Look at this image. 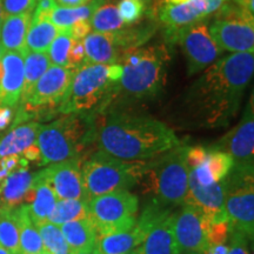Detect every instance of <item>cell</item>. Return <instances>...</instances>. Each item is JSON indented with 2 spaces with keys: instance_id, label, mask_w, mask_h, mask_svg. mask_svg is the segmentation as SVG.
Wrapping results in <instances>:
<instances>
[{
  "instance_id": "1",
  "label": "cell",
  "mask_w": 254,
  "mask_h": 254,
  "mask_svg": "<svg viewBox=\"0 0 254 254\" xmlns=\"http://www.w3.org/2000/svg\"><path fill=\"white\" fill-rule=\"evenodd\" d=\"M254 53H231L204 69L186 92L184 104L193 124L205 128L227 126L239 112L253 78Z\"/></svg>"
},
{
  "instance_id": "2",
  "label": "cell",
  "mask_w": 254,
  "mask_h": 254,
  "mask_svg": "<svg viewBox=\"0 0 254 254\" xmlns=\"http://www.w3.org/2000/svg\"><path fill=\"white\" fill-rule=\"evenodd\" d=\"M99 151L123 161H148L182 145L166 124L146 114L105 113L94 123V138Z\"/></svg>"
},
{
  "instance_id": "3",
  "label": "cell",
  "mask_w": 254,
  "mask_h": 254,
  "mask_svg": "<svg viewBox=\"0 0 254 254\" xmlns=\"http://www.w3.org/2000/svg\"><path fill=\"white\" fill-rule=\"evenodd\" d=\"M123 75L113 94L133 100H146L161 93L167 79L170 55L165 45H150L126 50L119 57Z\"/></svg>"
},
{
  "instance_id": "4",
  "label": "cell",
  "mask_w": 254,
  "mask_h": 254,
  "mask_svg": "<svg viewBox=\"0 0 254 254\" xmlns=\"http://www.w3.org/2000/svg\"><path fill=\"white\" fill-rule=\"evenodd\" d=\"M94 138L90 114L68 113L50 124H41L37 141L41 165L81 159V152Z\"/></svg>"
},
{
  "instance_id": "5",
  "label": "cell",
  "mask_w": 254,
  "mask_h": 254,
  "mask_svg": "<svg viewBox=\"0 0 254 254\" xmlns=\"http://www.w3.org/2000/svg\"><path fill=\"white\" fill-rule=\"evenodd\" d=\"M187 148L189 146L182 144L145 164L141 179L146 178L154 199L166 207L183 206L185 201L190 174L186 160Z\"/></svg>"
},
{
  "instance_id": "6",
  "label": "cell",
  "mask_w": 254,
  "mask_h": 254,
  "mask_svg": "<svg viewBox=\"0 0 254 254\" xmlns=\"http://www.w3.org/2000/svg\"><path fill=\"white\" fill-rule=\"evenodd\" d=\"M146 161H123L98 151L81 165L87 199L114 190H128L140 182Z\"/></svg>"
},
{
  "instance_id": "7",
  "label": "cell",
  "mask_w": 254,
  "mask_h": 254,
  "mask_svg": "<svg viewBox=\"0 0 254 254\" xmlns=\"http://www.w3.org/2000/svg\"><path fill=\"white\" fill-rule=\"evenodd\" d=\"M77 69L68 66L51 65L32 88L26 99L20 103L12 126L31 122L33 117L59 113L60 107L67 98Z\"/></svg>"
},
{
  "instance_id": "8",
  "label": "cell",
  "mask_w": 254,
  "mask_h": 254,
  "mask_svg": "<svg viewBox=\"0 0 254 254\" xmlns=\"http://www.w3.org/2000/svg\"><path fill=\"white\" fill-rule=\"evenodd\" d=\"M116 84L109 79L107 65L84 62L77 69L69 87L67 98L60 107L59 113L90 114L106 105L112 95Z\"/></svg>"
},
{
  "instance_id": "9",
  "label": "cell",
  "mask_w": 254,
  "mask_h": 254,
  "mask_svg": "<svg viewBox=\"0 0 254 254\" xmlns=\"http://www.w3.org/2000/svg\"><path fill=\"white\" fill-rule=\"evenodd\" d=\"M208 31L215 44L230 53H254V15L227 0L215 13Z\"/></svg>"
},
{
  "instance_id": "10",
  "label": "cell",
  "mask_w": 254,
  "mask_h": 254,
  "mask_svg": "<svg viewBox=\"0 0 254 254\" xmlns=\"http://www.w3.org/2000/svg\"><path fill=\"white\" fill-rule=\"evenodd\" d=\"M139 208L138 196L128 190L91 198L87 201L88 219L98 234L112 233L132 227L136 221Z\"/></svg>"
},
{
  "instance_id": "11",
  "label": "cell",
  "mask_w": 254,
  "mask_h": 254,
  "mask_svg": "<svg viewBox=\"0 0 254 254\" xmlns=\"http://www.w3.org/2000/svg\"><path fill=\"white\" fill-rule=\"evenodd\" d=\"M254 172L232 168L225 177V208L232 230L244 233L252 241L254 236Z\"/></svg>"
},
{
  "instance_id": "12",
  "label": "cell",
  "mask_w": 254,
  "mask_h": 254,
  "mask_svg": "<svg viewBox=\"0 0 254 254\" xmlns=\"http://www.w3.org/2000/svg\"><path fill=\"white\" fill-rule=\"evenodd\" d=\"M176 43L179 44L185 56L189 75L204 71L217 62L222 53V50L211 37L208 23L205 19L180 30Z\"/></svg>"
},
{
  "instance_id": "13",
  "label": "cell",
  "mask_w": 254,
  "mask_h": 254,
  "mask_svg": "<svg viewBox=\"0 0 254 254\" xmlns=\"http://www.w3.org/2000/svg\"><path fill=\"white\" fill-rule=\"evenodd\" d=\"M212 148L230 154L234 170L254 172L253 97L246 105L240 123Z\"/></svg>"
},
{
  "instance_id": "14",
  "label": "cell",
  "mask_w": 254,
  "mask_h": 254,
  "mask_svg": "<svg viewBox=\"0 0 254 254\" xmlns=\"http://www.w3.org/2000/svg\"><path fill=\"white\" fill-rule=\"evenodd\" d=\"M174 236L179 254H202L208 249L207 220L196 208L183 205L174 213Z\"/></svg>"
},
{
  "instance_id": "15",
  "label": "cell",
  "mask_w": 254,
  "mask_h": 254,
  "mask_svg": "<svg viewBox=\"0 0 254 254\" xmlns=\"http://www.w3.org/2000/svg\"><path fill=\"white\" fill-rule=\"evenodd\" d=\"M153 14L165 28V36L171 43H176V38L184 27L208 17L206 0H189L182 4H167L158 0L154 4Z\"/></svg>"
},
{
  "instance_id": "16",
  "label": "cell",
  "mask_w": 254,
  "mask_h": 254,
  "mask_svg": "<svg viewBox=\"0 0 254 254\" xmlns=\"http://www.w3.org/2000/svg\"><path fill=\"white\" fill-rule=\"evenodd\" d=\"M226 199V183L225 178L212 185H200L190 174L189 190L184 205H190L201 212L209 224L228 221V214L225 208Z\"/></svg>"
},
{
  "instance_id": "17",
  "label": "cell",
  "mask_w": 254,
  "mask_h": 254,
  "mask_svg": "<svg viewBox=\"0 0 254 254\" xmlns=\"http://www.w3.org/2000/svg\"><path fill=\"white\" fill-rule=\"evenodd\" d=\"M41 172L55 190L57 199H81L88 201L82 182L80 159L51 164Z\"/></svg>"
},
{
  "instance_id": "18",
  "label": "cell",
  "mask_w": 254,
  "mask_h": 254,
  "mask_svg": "<svg viewBox=\"0 0 254 254\" xmlns=\"http://www.w3.org/2000/svg\"><path fill=\"white\" fill-rule=\"evenodd\" d=\"M24 53L8 51L1 56L2 78L0 82V95L2 105L11 109L19 104L23 92Z\"/></svg>"
},
{
  "instance_id": "19",
  "label": "cell",
  "mask_w": 254,
  "mask_h": 254,
  "mask_svg": "<svg viewBox=\"0 0 254 254\" xmlns=\"http://www.w3.org/2000/svg\"><path fill=\"white\" fill-rule=\"evenodd\" d=\"M147 228L139 221L132 227L112 233L98 234L94 249L99 254H124L136 249L148 234Z\"/></svg>"
},
{
  "instance_id": "20",
  "label": "cell",
  "mask_w": 254,
  "mask_h": 254,
  "mask_svg": "<svg viewBox=\"0 0 254 254\" xmlns=\"http://www.w3.org/2000/svg\"><path fill=\"white\" fill-rule=\"evenodd\" d=\"M138 249L140 254H179L174 236V213L155 224Z\"/></svg>"
},
{
  "instance_id": "21",
  "label": "cell",
  "mask_w": 254,
  "mask_h": 254,
  "mask_svg": "<svg viewBox=\"0 0 254 254\" xmlns=\"http://www.w3.org/2000/svg\"><path fill=\"white\" fill-rule=\"evenodd\" d=\"M25 200L28 201V209L34 224L49 219L58 199L41 171L34 173L33 184Z\"/></svg>"
},
{
  "instance_id": "22",
  "label": "cell",
  "mask_w": 254,
  "mask_h": 254,
  "mask_svg": "<svg viewBox=\"0 0 254 254\" xmlns=\"http://www.w3.org/2000/svg\"><path fill=\"white\" fill-rule=\"evenodd\" d=\"M85 50V62L92 64H101L110 65L118 62L122 53L117 45L114 32L100 33V32H91L82 40Z\"/></svg>"
},
{
  "instance_id": "23",
  "label": "cell",
  "mask_w": 254,
  "mask_h": 254,
  "mask_svg": "<svg viewBox=\"0 0 254 254\" xmlns=\"http://www.w3.org/2000/svg\"><path fill=\"white\" fill-rule=\"evenodd\" d=\"M34 173L30 172L26 166H19L9 172L2 184L0 194H1V207L13 209L25 201L27 193L30 192L33 184Z\"/></svg>"
},
{
  "instance_id": "24",
  "label": "cell",
  "mask_w": 254,
  "mask_h": 254,
  "mask_svg": "<svg viewBox=\"0 0 254 254\" xmlns=\"http://www.w3.org/2000/svg\"><path fill=\"white\" fill-rule=\"evenodd\" d=\"M232 167L233 160L230 154L211 148V151L207 152V157L204 163L190 170V176L194 177L200 185L207 186L224 179L230 173Z\"/></svg>"
},
{
  "instance_id": "25",
  "label": "cell",
  "mask_w": 254,
  "mask_h": 254,
  "mask_svg": "<svg viewBox=\"0 0 254 254\" xmlns=\"http://www.w3.org/2000/svg\"><path fill=\"white\" fill-rule=\"evenodd\" d=\"M32 21V12L8 15L2 20L0 28V45L4 52H25V41Z\"/></svg>"
},
{
  "instance_id": "26",
  "label": "cell",
  "mask_w": 254,
  "mask_h": 254,
  "mask_svg": "<svg viewBox=\"0 0 254 254\" xmlns=\"http://www.w3.org/2000/svg\"><path fill=\"white\" fill-rule=\"evenodd\" d=\"M40 123L25 122L12 126L7 134L0 139V159L7 155L21 154L26 148L36 144Z\"/></svg>"
},
{
  "instance_id": "27",
  "label": "cell",
  "mask_w": 254,
  "mask_h": 254,
  "mask_svg": "<svg viewBox=\"0 0 254 254\" xmlns=\"http://www.w3.org/2000/svg\"><path fill=\"white\" fill-rule=\"evenodd\" d=\"M60 230L72 252L94 249L98 233L88 218L66 222L60 226Z\"/></svg>"
},
{
  "instance_id": "28",
  "label": "cell",
  "mask_w": 254,
  "mask_h": 254,
  "mask_svg": "<svg viewBox=\"0 0 254 254\" xmlns=\"http://www.w3.org/2000/svg\"><path fill=\"white\" fill-rule=\"evenodd\" d=\"M19 224V249L20 254H39L44 251V245L38 228L32 220L28 205H21L17 208Z\"/></svg>"
},
{
  "instance_id": "29",
  "label": "cell",
  "mask_w": 254,
  "mask_h": 254,
  "mask_svg": "<svg viewBox=\"0 0 254 254\" xmlns=\"http://www.w3.org/2000/svg\"><path fill=\"white\" fill-rule=\"evenodd\" d=\"M51 66V62L46 52H31L25 51L24 53V86L21 98L19 103L24 101L31 93L32 88L37 84L41 75Z\"/></svg>"
},
{
  "instance_id": "30",
  "label": "cell",
  "mask_w": 254,
  "mask_h": 254,
  "mask_svg": "<svg viewBox=\"0 0 254 254\" xmlns=\"http://www.w3.org/2000/svg\"><path fill=\"white\" fill-rule=\"evenodd\" d=\"M106 0H92L86 5L77 6V7H63L57 6L51 14L50 21L56 25L59 30L69 28L73 24L79 20H90L91 15L99 6L105 4Z\"/></svg>"
},
{
  "instance_id": "31",
  "label": "cell",
  "mask_w": 254,
  "mask_h": 254,
  "mask_svg": "<svg viewBox=\"0 0 254 254\" xmlns=\"http://www.w3.org/2000/svg\"><path fill=\"white\" fill-rule=\"evenodd\" d=\"M88 218L87 200L58 199L47 220L62 226L66 222Z\"/></svg>"
},
{
  "instance_id": "32",
  "label": "cell",
  "mask_w": 254,
  "mask_h": 254,
  "mask_svg": "<svg viewBox=\"0 0 254 254\" xmlns=\"http://www.w3.org/2000/svg\"><path fill=\"white\" fill-rule=\"evenodd\" d=\"M59 31L50 20L31 24L25 41V50L31 52H47Z\"/></svg>"
},
{
  "instance_id": "33",
  "label": "cell",
  "mask_w": 254,
  "mask_h": 254,
  "mask_svg": "<svg viewBox=\"0 0 254 254\" xmlns=\"http://www.w3.org/2000/svg\"><path fill=\"white\" fill-rule=\"evenodd\" d=\"M0 245L11 254H20L17 208H0Z\"/></svg>"
},
{
  "instance_id": "34",
  "label": "cell",
  "mask_w": 254,
  "mask_h": 254,
  "mask_svg": "<svg viewBox=\"0 0 254 254\" xmlns=\"http://www.w3.org/2000/svg\"><path fill=\"white\" fill-rule=\"evenodd\" d=\"M91 28L93 32L109 33L124 28V21L120 17L117 5L106 2L99 6L90 18Z\"/></svg>"
},
{
  "instance_id": "35",
  "label": "cell",
  "mask_w": 254,
  "mask_h": 254,
  "mask_svg": "<svg viewBox=\"0 0 254 254\" xmlns=\"http://www.w3.org/2000/svg\"><path fill=\"white\" fill-rule=\"evenodd\" d=\"M39 232L41 240H43L44 250L49 251L52 254H72L67 241L64 237L60 226L49 220L40 221L34 224Z\"/></svg>"
},
{
  "instance_id": "36",
  "label": "cell",
  "mask_w": 254,
  "mask_h": 254,
  "mask_svg": "<svg viewBox=\"0 0 254 254\" xmlns=\"http://www.w3.org/2000/svg\"><path fill=\"white\" fill-rule=\"evenodd\" d=\"M73 39L71 36L69 28H63L57 34L55 40L52 41L49 50H47V56L53 66H67L68 53L73 45Z\"/></svg>"
},
{
  "instance_id": "37",
  "label": "cell",
  "mask_w": 254,
  "mask_h": 254,
  "mask_svg": "<svg viewBox=\"0 0 254 254\" xmlns=\"http://www.w3.org/2000/svg\"><path fill=\"white\" fill-rule=\"evenodd\" d=\"M117 7L124 24L126 25H132L140 20L147 9L146 1L142 0H119Z\"/></svg>"
},
{
  "instance_id": "38",
  "label": "cell",
  "mask_w": 254,
  "mask_h": 254,
  "mask_svg": "<svg viewBox=\"0 0 254 254\" xmlns=\"http://www.w3.org/2000/svg\"><path fill=\"white\" fill-rule=\"evenodd\" d=\"M231 234L230 222L224 221L219 224H209L207 222V240L208 246L224 245L227 243Z\"/></svg>"
},
{
  "instance_id": "39",
  "label": "cell",
  "mask_w": 254,
  "mask_h": 254,
  "mask_svg": "<svg viewBox=\"0 0 254 254\" xmlns=\"http://www.w3.org/2000/svg\"><path fill=\"white\" fill-rule=\"evenodd\" d=\"M38 0H2L4 17L33 12Z\"/></svg>"
},
{
  "instance_id": "40",
  "label": "cell",
  "mask_w": 254,
  "mask_h": 254,
  "mask_svg": "<svg viewBox=\"0 0 254 254\" xmlns=\"http://www.w3.org/2000/svg\"><path fill=\"white\" fill-rule=\"evenodd\" d=\"M228 239H230V246H228L227 254H251L249 246L250 239L245 234L231 228Z\"/></svg>"
},
{
  "instance_id": "41",
  "label": "cell",
  "mask_w": 254,
  "mask_h": 254,
  "mask_svg": "<svg viewBox=\"0 0 254 254\" xmlns=\"http://www.w3.org/2000/svg\"><path fill=\"white\" fill-rule=\"evenodd\" d=\"M56 0H39L38 4L32 12V21L31 24L40 23V21H49L51 19V14L57 7Z\"/></svg>"
},
{
  "instance_id": "42",
  "label": "cell",
  "mask_w": 254,
  "mask_h": 254,
  "mask_svg": "<svg viewBox=\"0 0 254 254\" xmlns=\"http://www.w3.org/2000/svg\"><path fill=\"white\" fill-rule=\"evenodd\" d=\"M85 62V50L82 40H74L68 53L67 66L73 68H79Z\"/></svg>"
},
{
  "instance_id": "43",
  "label": "cell",
  "mask_w": 254,
  "mask_h": 254,
  "mask_svg": "<svg viewBox=\"0 0 254 254\" xmlns=\"http://www.w3.org/2000/svg\"><path fill=\"white\" fill-rule=\"evenodd\" d=\"M207 150L202 146H194V147L187 148L186 160L190 170L198 167L199 165L204 163V160L207 157Z\"/></svg>"
},
{
  "instance_id": "44",
  "label": "cell",
  "mask_w": 254,
  "mask_h": 254,
  "mask_svg": "<svg viewBox=\"0 0 254 254\" xmlns=\"http://www.w3.org/2000/svg\"><path fill=\"white\" fill-rule=\"evenodd\" d=\"M71 36L74 40H84L92 32L90 20H79L69 27Z\"/></svg>"
},
{
  "instance_id": "45",
  "label": "cell",
  "mask_w": 254,
  "mask_h": 254,
  "mask_svg": "<svg viewBox=\"0 0 254 254\" xmlns=\"http://www.w3.org/2000/svg\"><path fill=\"white\" fill-rule=\"evenodd\" d=\"M13 110L11 107H0V131L5 129L9 124L13 122Z\"/></svg>"
},
{
  "instance_id": "46",
  "label": "cell",
  "mask_w": 254,
  "mask_h": 254,
  "mask_svg": "<svg viewBox=\"0 0 254 254\" xmlns=\"http://www.w3.org/2000/svg\"><path fill=\"white\" fill-rule=\"evenodd\" d=\"M107 74H109L110 80L117 84L123 75V66L118 63L110 64V65H107Z\"/></svg>"
},
{
  "instance_id": "47",
  "label": "cell",
  "mask_w": 254,
  "mask_h": 254,
  "mask_svg": "<svg viewBox=\"0 0 254 254\" xmlns=\"http://www.w3.org/2000/svg\"><path fill=\"white\" fill-rule=\"evenodd\" d=\"M23 158L25 160L27 161H39L41 160V155H40V151H39V147H38L37 144H33L30 147L26 148L23 153Z\"/></svg>"
},
{
  "instance_id": "48",
  "label": "cell",
  "mask_w": 254,
  "mask_h": 254,
  "mask_svg": "<svg viewBox=\"0 0 254 254\" xmlns=\"http://www.w3.org/2000/svg\"><path fill=\"white\" fill-rule=\"evenodd\" d=\"M92 0H56L57 5L63 7H77V6L86 5Z\"/></svg>"
},
{
  "instance_id": "49",
  "label": "cell",
  "mask_w": 254,
  "mask_h": 254,
  "mask_svg": "<svg viewBox=\"0 0 254 254\" xmlns=\"http://www.w3.org/2000/svg\"><path fill=\"white\" fill-rule=\"evenodd\" d=\"M228 246L226 244L224 245H212L208 246V249L202 254H227Z\"/></svg>"
},
{
  "instance_id": "50",
  "label": "cell",
  "mask_w": 254,
  "mask_h": 254,
  "mask_svg": "<svg viewBox=\"0 0 254 254\" xmlns=\"http://www.w3.org/2000/svg\"><path fill=\"white\" fill-rule=\"evenodd\" d=\"M233 4L245 8L250 13H254V0H231Z\"/></svg>"
},
{
  "instance_id": "51",
  "label": "cell",
  "mask_w": 254,
  "mask_h": 254,
  "mask_svg": "<svg viewBox=\"0 0 254 254\" xmlns=\"http://www.w3.org/2000/svg\"><path fill=\"white\" fill-rule=\"evenodd\" d=\"M72 254H99L95 251V249H90V250H82V251H75V252H72Z\"/></svg>"
},
{
  "instance_id": "52",
  "label": "cell",
  "mask_w": 254,
  "mask_h": 254,
  "mask_svg": "<svg viewBox=\"0 0 254 254\" xmlns=\"http://www.w3.org/2000/svg\"><path fill=\"white\" fill-rule=\"evenodd\" d=\"M4 11H2V0H0V28H1L2 20H4Z\"/></svg>"
},
{
  "instance_id": "53",
  "label": "cell",
  "mask_w": 254,
  "mask_h": 254,
  "mask_svg": "<svg viewBox=\"0 0 254 254\" xmlns=\"http://www.w3.org/2000/svg\"><path fill=\"white\" fill-rule=\"evenodd\" d=\"M124 254H140V252H139V249L136 247V249L129 251V252H127V253H124Z\"/></svg>"
},
{
  "instance_id": "54",
  "label": "cell",
  "mask_w": 254,
  "mask_h": 254,
  "mask_svg": "<svg viewBox=\"0 0 254 254\" xmlns=\"http://www.w3.org/2000/svg\"><path fill=\"white\" fill-rule=\"evenodd\" d=\"M0 254H11V253H9L7 250L4 249V247L0 245Z\"/></svg>"
},
{
  "instance_id": "55",
  "label": "cell",
  "mask_w": 254,
  "mask_h": 254,
  "mask_svg": "<svg viewBox=\"0 0 254 254\" xmlns=\"http://www.w3.org/2000/svg\"><path fill=\"white\" fill-rule=\"evenodd\" d=\"M2 78V64H1V58H0V82H1Z\"/></svg>"
},
{
  "instance_id": "56",
  "label": "cell",
  "mask_w": 254,
  "mask_h": 254,
  "mask_svg": "<svg viewBox=\"0 0 254 254\" xmlns=\"http://www.w3.org/2000/svg\"><path fill=\"white\" fill-rule=\"evenodd\" d=\"M39 254H52V253H50V252H49V251L44 250V251H41V252H40Z\"/></svg>"
},
{
  "instance_id": "57",
  "label": "cell",
  "mask_w": 254,
  "mask_h": 254,
  "mask_svg": "<svg viewBox=\"0 0 254 254\" xmlns=\"http://www.w3.org/2000/svg\"><path fill=\"white\" fill-rule=\"evenodd\" d=\"M2 53H4V50H2V47H1V45H0V58H1Z\"/></svg>"
},
{
  "instance_id": "58",
  "label": "cell",
  "mask_w": 254,
  "mask_h": 254,
  "mask_svg": "<svg viewBox=\"0 0 254 254\" xmlns=\"http://www.w3.org/2000/svg\"><path fill=\"white\" fill-rule=\"evenodd\" d=\"M4 105H2V100H1V95H0V107H2Z\"/></svg>"
},
{
  "instance_id": "59",
  "label": "cell",
  "mask_w": 254,
  "mask_h": 254,
  "mask_svg": "<svg viewBox=\"0 0 254 254\" xmlns=\"http://www.w3.org/2000/svg\"><path fill=\"white\" fill-rule=\"evenodd\" d=\"M142 1H150V0H142Z\"/></svg>"
}]
</instances>
